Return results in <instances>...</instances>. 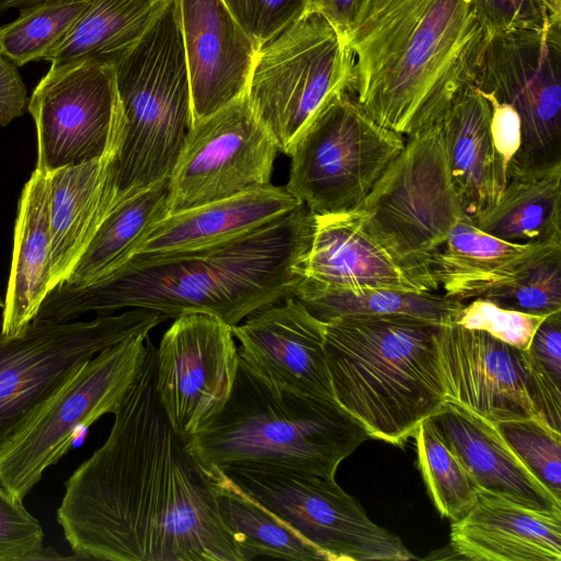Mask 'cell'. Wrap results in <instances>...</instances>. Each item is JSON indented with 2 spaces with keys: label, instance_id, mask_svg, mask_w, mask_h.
<instances>
[{
  "label": "cell",
  "instance_id": "1",
  "mask_svg": "<svg viewBox=\"0 0 561 561\" xmlns=\"http://www.w3.org/2000/svg\"><path fill=\"white\" fill-rule=\"evenodd\" d=\"M156 346L105 443L65 483L57 522L80 559L242 561L210 480L171 426L154 386Z\"/></svg>",
  "mask_w": 561,
  "mask_h": 561
},
{
  "label": "cell",
  "instance_id": "2",
  "mask_svg": "<svg viewBox=\"0 0 561 561\" xmlns=\"http://www.w3.org/2000/svg\"><path fill=\"white\" fill-rule=\"evenodd\" d=\"M313 233V215L296 209L222 243L160 257L131 256L83 286L51 289L34 323L140 308L176 319L205 313L234 327L254 311L293 296Z\"/></svg>",
  "mask_w": 561,
  "mask_h": 561
},
{
  "label": "cell",
  "instance_id": "3",
  "mask_svg": "<svg viewBox=\"0 0 561 561\" xmlns=\"http://www.w3.org/2000/svg\"><path fill=\"white\" fill-rule=\"evenodd\" d=\"M486 38L469 0H367L345 35L351 93L376 123L413 135L474 84Z\"/></svg>",
  "mask_w": 561,
  "mask_h": 561
},
{
  "label": "cell",
  "instance_id": "4",
  "mask_svg": "<svg viewBox=\"0 0 561 561\" xmlns=\"http://www.w3.org/2000/svg\"><path fill=\"white\" fill-rule=\"evenodd\" d=\"M368 438L336 400L275 386L239 355L227 401L184 442L205 470L270 467L335 478L341 461Z\"/></svg>",
  "mask_w": 561,
  "mask_h": 561
},
{
  "label": "cell",
  "instance_id": "5",
  "mask_svg": "<svg viewBox=\"0 0 561 561\" xmlns=\"http://www.w3.org/2000/svg\"><path fill=\"white\" fill-rule=\"evenodd\" d=\"M437 323L409 317H350L324 322L334 399L369 437L402 445L446 403Z\"/></svg>",
  "mask_w": 561,
  "mask_h": 561
},
{
  "label": "cell",
  "instance_id": "6",
  "mask_svg": "<svg viewBox=\"0 0 561 561\" xmlns=\"http://www.w3.org/2000/svg\"><path fill=\"white\" fill-rule=\"evenodd\" d=\"M113 65L123 113L113 162L116 206L170 178L193 125L175 0L168 2L140 39Z\"/></svg>",
  "mask_w": 561,
  "mask_h": 561
},
{
  "label": "cell",
  "instance_id": "7",
  "mask_svg": "<svg viewBox=\"0 0 561 561\" xmlns=\"http://www.w3.org/2000/svg\"><path fill=\"white\" fill-rule=\"evenodd\" d=\"M364 229L427 291L435 260L466 214L451 181L439 121L405 137L403 149L353 210Z\"/></svg>",
  "mask_w": 561,
  "mask_h": 561
},
{
  "label": "cell",
  "instance_id": "8",
  "mask_svg": "<svg viewBox=\"0 0 561 561\" xmlns=\"http://www.w3.org/2000/svg\"><path fill=\"white\" fill-rule=\"evenodd\" d=\"M353 80L344 36L320 14L306 12L256 51L245 95L278 150L289 154L322 105L351 93Z\"/></svg>",
  "mask_w": 561,
  "mask_h": 561
},
{
  "label": "cell",
  "instance_id": "9",
  "mask_svg": "<svg viewBox=\"0 0 561 561\" xmlns=\"http://www.w3.org/2000/svg\"><path fill=\"white\" fill-rule=\"evenodd\" d=\"M404 142L370 118L352 93H337L296 138L285 188L312 215L352 211Z\"/></svg>",
  "mask_w": 561,
  "mask_h": 561
},
{
  "label": "cell",
  "instance_id": "10",
  "mask_svg": "<svg viewBox=\"0 0 561 561\" xmlns=\"http://www.w3.org/2000/svg\"><path fill=\"white\" fill-rule=\"evenodd\" d=\"M168 320L140 308L0 333V450L98 353Z\"/></svg>",
  "mask_w": 561,
  "mask_h": 561
},
{
  "label": "cell",
  "instance_id": "11",
  "mask_svg": "<svg viewBox=\"0 0 561 561\" xmlns=\"http://www.w3.org/2000/svg\"><path fill=\"white\" fill-rule=\"evenodd\" d=\"M148 334L104 348L85 362L0 450V482L20 499L69 449L76 433L114 413L139 373Z\"/></svg>",
  "mask_w": 561,
  "mask_h": 561
},
{
  "label": "cell",
  "instance_id": "12",
  "mask_svg": "<svg viewBox=\"0 0 561 561\" xmlns=\"http://www.w3.org/2000/svg\"><path fill=\"white\" fill-rule=\"evenodd\" d=\"M220 471L320 550L327 561L414 558L397 535L371 522L334 478L270 467Z\"/></svg>",
  "mask_w": 561,
  "mask_h": 561
},
{
  "label": "cell",
  "instance_id": "13",
  "mask_svg": "<svg viewBox=\"0 0 561 561\" xmlns=\"http://www.w3.org/2000/svg\"><path fill=\"white\" fill-rule=\"evenodd\" d=\"M473 85L519 117L520 146L507 169L561 164V22L488 34Z\"/></svg>",
  "mask_w": 561,
  "mask_h": 561
},
{
  "label": "cell",
  "instance_id": "14",
  "mask_svg": "<svg viewBox=\"0 0 561 561\" xmlns=\"http://www.w3.org/2000/svg\"><path fill=\"white\" fill-rule=\"evenodd\" d=\"M27 111L37 135L35 169L50 173L102 158L119 145L123 127L113 62L50 66Z\"/></svg>",
  "mask_w": 561,
  "mask_h": 561
},
{
  "label": "cell",
  "instance_id": "15",
  "mask_svg": "<svg viewBox=\"0 0 561 561\" xmlns=\"http://www.w3.org/2000/svg\"><path fill=\"white\" fill-rule=\"evenodd\" d=\"M278 151L245 93L194 122L169 178L168 215L270 186Z\"/></svg>",
  "mask_w": 561,
  "mask_h": 561
},
{
  "label": "cell",
  "instance_id": "16",
  "mask_svg": "<svg viewBox=\"0 0 561 561\" xmlns=\"http://www.w3.org/2000/svg\"><path fill=\"white\" fill-rule=\"evenodd\" d=\"M239 351L231 327L205 313L174 319L156 347L160 404L183 438L197 432L227 401Z\"/></svg>",
  "mask_w": 561,
  "mask_h": 561
},
{
  "label": "cell",
  "instance_id": "17",
  "mask_svg": "<svg viewBox=\"0 0 561 561\" xmlns=\"http://www.w3.org/2000/svg\"><path fill=\"white\" fill-rule=\"evenodd\" d=\"M436 346L447 402L493 424L541 420L539 387L526 350L455 322L438 325Z\"/></svg>",
  "mask_w": 561,
  "mask_h": 561
},
{
  "label": "cell",
  "instance_id": "18",
  "mask_svg": "<svg viewBox=\"0 0 561 561\" xmlns=\"http://www.w3.org/2000/svg\"><path fill=\"white\" fill-rule=\"evenodd\" d=\"M231 330L240 342V357L265 380L306 396L334 399L324 323L295 296L254 311Z\"/></svg>",
  "mask_w": 561,
  "mask_h": 561
},
{
  "label": "cell",
  "instance_id": "19",
  "mask_svg": "<svg viewBox=\"0 0 561 561\" xmlns=\"http://www.w3.org/2000/svg\"><path fill=\"white\" fill-rule=\"evenodd\" d=\"M193 123L245 93L257 48L224 0H175Z\"/></svg>",
  "mask_w": 561,
  "mask_h": 561
},
{
  "label": "cell",
  "instance_id": "20",
  "mask_svg": "<svg viewBox=\"0 0 561 561\" xmlns=\"http://www.w3.org/2000/svg\"><path fill=\"white\" fill-rule=\"evenodd\" d=\"M296 287L427 291L362 228L355 213L313 215V233Z\"/></svg>",
  "mask_w": 561,
  "mask_h": 561
},
{
  "label": "cell",
  "instance_id": "21",
  "mask_svg": "<svg viewBox=\"0 0 561 561\" xmlns=\"http://www.w3.org/2000/svg\"><path fill=\"white\" fill-rule=\"evenodd\" d=\"M450 542L474 561H561V513L524 507L479 491L470 512L451 522Z\"/></svg>",
  "mask_w": 561,
  "mask_h": 561
},
{
  "label": "cell",
  "instance_id": "22",
  "mask_svg": "<svg viewBox=\"0 0 561 561\" xmlns=\"http://www.w3.org/2000/svg\"><path fill=\"white\" fill-rule=\"evenodd\" d=\"M561 240L513 243L477 228L467 214L453 226L435 260L438 287L460 301L486 298L508 287L551 253Z\"/></svg>",
  "mask_w": 561,
  "mask_h": 561
},
{
  "label": "cell",
  "instance_id": "23",
  "mask_svg": "<svg viewBox=\"0 0 561 561\" xmlns=\"http://www.w3.org/2000/svg\"><path fill=\"white\" fill-rule=\"evenodd\" d=\"M300 205L285 186L271 184L167 215L145 234L133 256L160 257L213 247L255 230Z\"/></svg>",
  "mask_w": 561,
  "mask_h": 561
},
{
  "label": "cell",
  "instance_id": "24",
  "mask_svg": "<svg viewBox=\"0 0 561 561\" xmlns=\"http://www.w3.org/2000/svg\"><path fill=\"white\" fill-rule=\"evenodd\" d=\"M118 146L102 158L47 173L49 291L67 282L98 227L115 206L113 162Z\"/></svg>",
  "mask_w": 561,
  "mask_h": 561
},
{
  "label": "cell",
  "instance_id": "25",
  "mask_svg": "<svg viewBox=\"0 0 561 561\" xmlns=\"http://www.w3.org/2000/svg\"><path fill=\"white\" fill-rule=\"evenodd\" d=\"M432 419L479 490L530 510L561 513V500L533 474L493 423L447 401Z\"/></svg>",
  "mask_w": 561,
  "mask_h": 561
},
{
  "label": "cell",
  "instance_id": "26",
  "mask_svg": "<svg viewBox=\"0 0 561 561\" xmlns=\"http://www.w3.org/2000/svg\"><path fill=\"white\" fill-rule=\"evenodd\" d=\"M448 168L465 213L474 218L501 198L507 165L491 133V106L474 87L461 91L439 119Z\"/></svg>",
  "mask_w": 561,
  "mask_h": 561
},
{
  "label": "cell",
  "instance_id": "27",
  "mask_svg": "<svg viewBox=\"0 0 561 561\" xmlns=\"http://www.w3.org/2000/svg\"><path fill=\"white\" fill-rule=\"evenodd\" d=\"M11 268L1 332L21 333L49 293L50 225L48 174L34 169L24 184L13 231Z\"/></svg>",
  "mask_w": 561,
  "mask_h": 561
},
{
  "label": "cell",
  "instance_id": "28",
  "mask_svg": "<svg viewBox=\"0 0 561 561\" xmlns=\"http://www.w3.org/2000/svg\"><path fill=\"white\" fill-rule=\"evenodd\" d=\"M471 219L483 232L513 243L561 240V164L508 168L500 201Z\"/></svg>",
  "mask_w": 561,
  "mask_h": 561
},
{
  "label": "cell",
  "instance_id": "29",
  "mask_svg": "<svg viewBox=\"0 0 561 561\" xmlns=\"http://www.w3.org/2000/svg\"><path fill=\"white\" fill-rule=\"evenodd\" d=\"M170 0H91L70 31L44 57L50 66L113 62L131 48Z\"/></svg>",
  "mask_w": 561,
  "mask_h": 561
},
{
  "label": "cell",
  "instance_id": "30",
  "mask_svg": "<svg viewBox=\"0 0 561 561\" xmlns=\"http://www.w3.org/2000/svg\"><path fill=\"white\" fill-rule=\"evenodd\" d=\"M169 179L119 202L98 227L67 282L91 284L128 261L145 234L168 215Z\"/></svg>",
  "mask_w": 561,
  "mask_h": 561
},
{
  "label": "cell",
  "instance_id": "31",
  "mask_svg": "<svg viewBox=\"0 0 561 561\" xmlns=\"http://www.w3.org/2000/svg\"><path fill=\"white\" fill-rule=\"evenodd\" d=\"M205 472L213 485L219 515L233 536L242 561L257 558L327 561L320 550L240 490L222 471L208 469Z\"/></svg>",
  "mask_w": 561,
  "mask_h": 561
},
{
  "label": "cell",
  "instance_id": "32",
  "mask_svg": "<svg viewBox=\"0 0 561 561\" xmlns=\"http://www.w3.org/2000/svg\"><path fill=\"white\" fill-rule=\"evenodd\" d=\"M321 322L350 317H409L437 324L454 322L465 304L437 291L385 288L308 289L293 294Z\"/></svg>",
  "mask_w": 561,
  "mask_h": 561
},
{
  "label": "cell",
  "instance_id": "33",
  "mask_svg": "<svg viewBox=\"0 0 561 561\" xmlns=\"http://www.w3.org/2000/svg\"><path fill=\"white\" fill-rule=\"evenodd\" d=\"M417 466L428 494L442 516L457 522L478 500L479 488L432 417L414 435Z\"/></svg>",
  "mask_w": 561,
  "mask_h": 561
},
{
  "label": "cell",
  "instance_id": "34",
  "mask_svg": "<svg viewBox=\"0 0 561 561\" xmlns=\"http://www.w3.org/2000/svg\"><path fill=\"white\" fill-rule=\"evenodd\" d=\"M91 0H44L0 26V54L21 67L43 57L70 31Z\"/></svg>",
  "mask_w": 561,
  "mask_h": 561
},
{
  "label": "cell",
  "instance_id": "35",
  "mask_svg": "<svg viewBox=\"0 0 561 561\" xmlns=\"http://www.w3.org/2000/svg\"><path fill=\"white\" fill-rule=\"evenodd\" d=\"M494 426L533 474L561 500V433L538 417L503 421Z\"/></svg>",
  "mask_w": 561,
  "mask_h": 561
},
{
  "label": "cell",
  "instance_id": "36",
  "mask_svg": "<svg viewBox=\"0 0 561 561\" xmlns=\"http://www.w3.org/2000/svg\"><path fill=\"white\" fill-rule=\"evenodd\" d=\"M485 299L529 314L548 316L561 311V250H558L518 280Z\"/></svg>",
  "mask_w": 561,
  "mask_h": 561
},
{
  "label": "cell",
  "instance_id": "37",
  "mask_svg": "<svg viewBox=\"0 0 561 561\" xmlns=\"http://www.w3.org/2000/svg\"><path fill=\"white\" fill-rule=\"evenodd\" d=\"M545 317L502 308L489 299L478 297L462 307L454 322L467 329L484 331L506 344L527 350Z\"/></svg>",
  "mask_w": 561,
  "mask_h": 561
},
{
  "label": "cell",
  "instance_id": "38",
  "mask_svg": "<svg viewBox=\"0 0 561 561\" xmlns=\"http://www.w3.org/2000/svg\"><path fill=\"white\" fill-rule=\"evenodd\" d=\"M309 0H224L257 50L306 12Z\"/></svg>",
  "mask_w": 561,
  "mask_h": 561
},
{
  "label": "cell",
  "instance_id": "39",
  "mask_svg": "<svg viewBox=\"0 0 561 561\" xmlns=\"http://www.w3.org/2000/svg\"><path fill=\"white\" fill-rule=\"evenodd\" d=\"M39 522L0 482V561H28L43 546Z\"/></svg>",
  "mask_w": 561,
  "mask_h": 561
},
{
  "label": "cell",
  "instance_id": "40",
  "mask_svg": "<svg viewBox=\"0 0 561 561\" xmlns=\"http://www.w3.org/2000/svg\"><path fill=\"white\" fill-rule=\"evenodd\" d=\"M488 34L515 30H546L553 21L543 0H469Z\"/></svg>",
  "mask_w": 561,
  "mask_h": 561
},
{
  "label": "cell",
  "instance_id": "41",
  "mask_svg": "<svg viewBox=\"0 0 561 561\" xmlns=\"http://www.w3.org/2000/svg\"><path fill=\"white\" fill-rule=\"evenodd\" d=\"M526 354L540 387L554 396H561V311L545 317Z\"/></svg>",
  "mask_w": 561,
  "mask_h": 561
},
{
  "label": "cell",
  "instance_id": "42",
  "mask_svg": "<svg viewBox=\"0 0 561 561\" xmlns=\"http://www.w3.org/2000/svg\"><path fill=\"white\" fill-rule=\"evenodd\" d=\"M491 106V133L494 145L508 165L517 153L520 140V121L515 110L506 103L485 96Z\"/></svg>",
  "mask_w": 561,
  "mask_h": 561
},
{
  "label": "cell",
  "instance_id": "43",
  "mask_svg": "<svg viewBox=\"0 0 561 561\" xmlns=\"http://www.w3.org/2000/svg\"><path fill=\"white\" fill-rule=\"evenodd\" d=\"M26 87L18 66L0 54V126L22 116L28 106Z\"/></svg>",
  "mask_w": 561,
  "mask_h": 561
},
{
  "label": "cell",
  "instance_id": "44",
  "mask_svg": "<svg viewBox=\"0 0 561 561\" xmlns=\"http://www.w3.org/2000/svg\"><path fill=\"white\" fill-rule=\"evenodd\" d=\"M366 2L367 0H309L307 12L320 14L345 38Z\"/></svg>",
  "mask_w": 561,
  "mask_h": 561
},
{
  "label": "cell",
  "instance_id": "45",
  "mask_svg": "<svg viewBox=\"0 0 561 561\" xmlns=\"http://www.w3.org/2000/svg\"><path fill=\"white\" fill-rule=\"evenodd\" d=\"M51 560V559H79L78 557H62L56 550L49 547H41L32 557L31 560Z\"/></svg>",
  "mask_w": 561,
  "mask_h": 561
},
{
  "label": "cell",
  "instance_id": "46",
  "mask_svg": "<svg viewBox=\"0 0 561 561\" xmlns=\"http://www.w3.org/2000/svg\"><path fill=\"white\" fill-rule=\"evenodd\" d=\"M44 0H0V12H4L13 8H24Z\"/></svg>",
  "mask_w": 561,
  "mask_h": 561
},
{
  "label": "cell",
  "instance_id": "47",
  "mask_svg": "<svg viewBox=\"0 0 561 561\" xmlns=\"http://www.w3.org/2000/svg\"><path fill=\"white\" fill-rule=\"evenodd\" d=\"M553 21H561V0H543Z\"/></svg>",
  "mask_w": 561,
  "mask_h": 561
},
{
  "label": "cell",
  "instance_id": "48",
  "mask_svg": "<svg viewBox=\"0 0 561 561\" xmlns=\"http://www.w3.org/2000/svg\"><path fill=\"white\" fill-rule=\"evenodd\" d=\"M3 306H4V302H2L0 299V308H3Z\"/></svg>",
  "mask_w": 561,
  "mask_h": 561
}]
</instances>
